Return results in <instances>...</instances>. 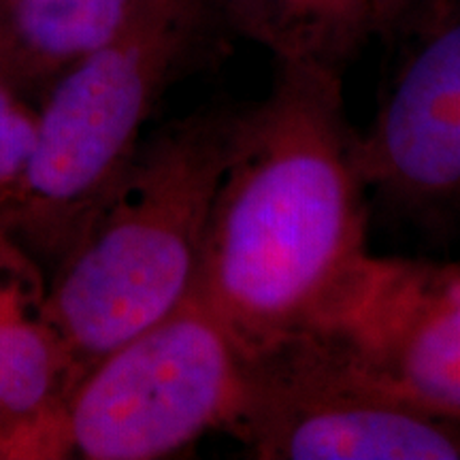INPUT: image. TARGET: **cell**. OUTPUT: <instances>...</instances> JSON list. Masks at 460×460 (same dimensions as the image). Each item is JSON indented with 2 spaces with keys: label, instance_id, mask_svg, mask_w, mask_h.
<instances>
[{
  "label": "cell",
  "instance_id": "obj_1",
  "mask_svg": "<svg viewBox=\"0 0 460 460\" xmlns=\"http://www.w3.org/2000/svg\"><path fill=\"white\" fill-rule=\"evenodd\" d=\"M343 71L275 60L241 107L197 292L243 352L312 331L369 258V194Z\"/></svg>",
  "mask_w": 460,
  "mask_h": 460
},
{
  "label": "cell",
  "instance_id": "obj_2",
  "mask_svg": "<svg viewBox=\"0 0 460 460\" xmlns=\"http://www.w3.org/2000/svg\"><path fill=\"white\" fill-rule=\"evenodd\" d=\"M239 109L205 107L146 135L88 234L49 278L45 312L65 345L68 393L197 290Z\"/></svg>",
  "mask_w": 460,
  "mask_h": 460
},
{
  "label": "cell",
  "instance_id": "obj_3",
  "mask_svg": "<svg viewBox=\"0 0 460 460\" xmlns=\"http://www.w3.org/2000/svg\"><path fill=\"white\" fill-rule=\"evenodd\" d=\"M222 26L217 0H139L111 39L45 92L31 164L0 216V228L45 279L88 234L169 85L207 54Z\"/></svg>",
  "mask_w": 460,
  "mask_h": 460
},
{
  "label": "cell",
  "instance_id": "obj_4",
  "mask_svg": "<svg viewBox=\"0 0 460 460\" xmlns=\"http://www.w3.org/2000/svg\"><path fill=\"white\" fill-rule=\"evenodd\" d=\"M245 356L197 290L92 365L60 416L62 452L88 460H158L211 430L228 433Z\"/></svg>",
  "mask_w": 460,
  "mask_h": 460
},
{
  "label": "cell",
  "instance_id": "obj_5",
  "mask_svg": "<svg viewBox=\"0 0 460 460\" xmlns=\"http://www.w3.org/2000/svg\"><path fill=\"white\" fill-rule=\"evenodd\" d=\"M228 433L264 460H460V420L384 386L320 331L243 352Z\"/></svg>",
  "mask_w": 460,
  "mask_h": 460
},
{
  "label": "cell",
  "instance_id": "obj_6",
  "mask_svg": "<svg viewBox=\"0 0 460 460\" xmlns=\"http://www.w3.org/2000/svg\"><path fill=\"white\" fill-rule=\"evenodd\" d=\"M312 331L384 386L460 420V262L369 254Z\"/></svg>",
  "mask_w": 460,
  "mask_h": 460
},
{
  "label": "cell",
  "instance_id": "obj_7",
  "mask_svg": "<svg viewBox=\"0 0 460 460\" xmlns=\"http://www.w3.org/2000/svg\"><path fill=\"white\" fill-rule=\"evenodd\" d=\"M376 118L360 130L371 194L427 230H460V0L413 34Z\"/></svg>",
  "mask_w": 460,
  "mask_h": 460
},
{
  "label": "cell",
  "instance_id": "obj_8",
  "mask_svg": "<svg viewBox=\"0 0 460 460\" xmlns=\"http://www.w3.org/2000/svg\"><path fill=\"white\" fill-rule=\"evenodd\" d=\"M48 279L0 228V416L4 458L65 456L60 416L71 369L45 312Z\"/></svg>",
  "mask_w": 460,
  "mask_h": 460
},
{
  "label": "cell",
  "instance_id": "obj_9",
  "mask_svg": "<svg viewBox=\"0 0 460 460\" xmlns=\"http://www.w3.org/2000/svg\"><path fill=\"white\" fill-rule=\"evenodd\" d=\"M139 0H0V65L9 88L39 101L66 68L126 24Z\"/></svg>",
  "mask_w": 460,
  "mask_h": 460
},
{
  "label": "cell",
  "instance_id": "obj_10",
  "mask_svg": "<svg viewBox=\"0 0 460 460\" xmlns=\"http://www.w3.org/2000/svg\"><path fill=\"white\" fill-rule=\"evenodd\" d=\"M228 26L273 54L343 71L376 37L369 0H217Z\"/></svg>",
  "mask_w": 460,
  "mask_h": 460
},
{
  "label": "cell",
  "instance_id": "obj_11",
  "mask_svg": "<svg viewBox=\"0 0 460 460\" xmlns=\"http://www.w3.org/2000/svg\"><path fill=\"white\" fill-rule=\"evenodd\" d=\"M37 141V109L0 85V216L20 190Z\"/></svg>",
  "mask_w": 460,
  "mask_h": 460
},
{
  "label": "cell",
  "instance_id": "obj_12",
  "mask_svg": "<svg viewBox=\"0 0 460 460\" xmlns=\"http://www.w3.org/2000/svg\"><path fill=\"white\" fill-rule=\"evenodd\" d=\"M450 0H369L377 37L410 39L439 15Z\"/></svg>",
  "mask_w": 460,
  "mask_h": 460
},
{
  "label": "cell",
  "instance_id": "obj_13",
  "mask_svg": "<svg viewBox=\"0 0 460 460\" xmlns=\"http://www.w3.org/2000/svg\"><path fill=\"white\" fill-rule=\"evenodd\" d=\"M0 458H4V427H3V416H0Z\"/></svg>",
  "mask_w": 460,
  "mask_h": 460
},
{
  "label": "cell",
  "instance_id": "obj_14",
  "mask_svg": "<svg viewBox=\"0 0 460 460\" xmlns=\"http://www.w3.org/2000/svg\"><path fill=\"white\" fill-rule=\"evenodd\" d=\"M0 85H4V88H9V84H7V77H4V71H3V66H0ZM17 94V92H15Z\"/></svg>",
  "mask_w": 460,
  "mask_h": 460
}]
</instances>
